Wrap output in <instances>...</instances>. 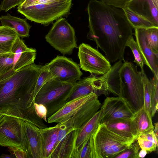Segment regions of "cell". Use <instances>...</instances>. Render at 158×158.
Instances as JSON below:
<instances>
[{
    "label": "cell",
    "instance_id": "obj_15",
    "mask_svg": "<svg viewBox=\"0 0 158 158\" xmlns=\"http://www.w3.org/2000/svg\"><path fill=\"white\" fill-rule=\"evenodd\" d=\"M36 50L28 47L19 36L13 43L11 52L14 53L12 71H18L23 68L34 63Z\"/></svg>",
    "mask_w": 158,
    "mask_h": 158
},
{
    "label": "cell",
    "instance_id": "obj_10",
    "mask_svg": "<svg viewBox=\"0 0 158 158\" xmlns=\"http://www.w3.org/2000/svg\"><path fill=\"white\" fill-rule=\"evenodd\" d=\"M101 123L121 119H131L135 111L127 99L123 97H107L101 107Z\"/></svg>",
    "mask_w": 158,
    "mask_h": 158
},
{
    "label": "cell",
    "instance_id": "obj_30",
    "mask_svg": "<svg viewBox=\"0 0 158 158\" xmlns=\"http://www.w3.org/2000/svg\"><path fill=\"white\" fill-rule=\"evenodd\" d=\"M72 158H92L91 137L74 149Z\"/></svg>",
    "mask_w": 158,
    "mask_h": 158
},
{
    "label": "cell",
    "instance_id": "obj_25",
    "mask_svg": "<svg viewBox=\"0 0 158 158\" xmlns=\"http://www.w3.org/2000/svg\"><path fill=\"white\" fill-rule=\"evenodd\" d=\"M132 120L135 126L138 136L154 131L152 118L147 114L143 105L135 112Z\"/></svg>",
    "mask_w": 158,
    "mask_h": 158
},
{
    "label": "cell",
    "instance_id": "obj_39",
    "mask_svg": "<svg viewBox=\"0 0 158 158\" xmlns=\"http://www.w3.org/2000/svg\"><path fill=\"white\" fill-rule=\"evenodd\" d=\"M103 3L114 7L123 9L126 7L131 0H99Z\"/></svg>",
    "mask_w": 158,
    "mask_h": 158
},
{
    "label": "cell",
    "instance_id": "obj_46",
    "mask_svg": "<svg viewBox=\"0 0 158 158\" xmlns=\"http://www.w3.org/2000/svg\"><path fill=\"white\" fill-rule=\"evenodd\" d=\"M6 115L4 113L0 112V119L4 115Z\"/></svg>",
    "mask_w": 158,
    "mask_h": 158
},
{
    "label": "cell",
    "instance_id": "obj_34",
    "mask_svg": "<svg viewBox=\"0 0 158 158\" xmlns=\"http://www.w3.org/2000/svg\"><path fill=\"white\" fill-rule=\"evenodd\" d=\"M140 148L136 140L124 151L122 152L115 158H139L138 154Z\"/></svg>",
    "mask_w": 158,
    "mask_h": 158
},
{
    "label": "cell",
    "instance_id": "obj_31",
    "mask_svg": "<svg viewBox=\"0 0 158 158\" xmlns=\"http://www.w3.org/2000/svg\"><path fill=\"white\" fill-rule=\"evenodd\" d=\"M127 46L130 48L134 55L135 59L134 61L141 68V69H143L144 65H147V63L133 36L127 41L126 44Z\"/></svg>",
    "mask_w": 158,
    "mask_h": 158
},
{
    "label": "cell",
    "instance_id": "obj_38",
    "mask_svg": "<svg viewBox=\"0 0 158 158\" xmlns=\"http://www.w3.org/2000/svg\"><path fill=\"white\" fill-rule=\"evenodd\" d=\"M34 105L35 110L37 115L40 118L47 122V111L46 107L42 104H38L35 102Z\"/></svg>",
    "mask_w": 158,
    "mask_h": 158
},
{
    "label": "cell",
    "instance_id": "obj_26",
    "mask_svg": "<svg viewBox=\"0 0 158 158\" xmlns=\"http://www.w3.org/2000/svg\"><path fill=\"white\" fill-rule=\"evenodd\" d=\"M143 85V106L148 116H151V98L155 81L158 78L154 76L152 78H149L146 74L143 69L140 71Z\"/></svg>",
    "mask_w": 158,
    "mask_h": 158
},
{
    "label": "cell",
    "instance_id": "obj_20",
    "mask_svg": "<svg viewBox=\"0 0 158 158\" xmlns=\"http://www.w3.org/2000/svg\"><path fill=\"white\" fill-rule=\"evenodd\" d=\"M78 131L72 130L58 142L50 158H72Z\"/></svg>",
    "mask_w": 158,
    "mask_h": 158
},
{
    "label": "cell",
    "instance_id": "obj_35",
    "mask_svg": "<svg viewBox=\"0 0 158 158\" xmlns=\"http://www.w3.org/2000/svg\"><path fill=\"white\" fill-rule=\"evenodd\" d=\"M151 116L152 118L158 109V79L156 81L151 98Z\"/></svg>",
    "mask_w": 158,
    "mask_h": 158
},
{
    "label": "cell",
    "instance_id": "obj_4",
    "mask_svg": "<svg viewBox=\"0 0 158 158\" xmlns=\"http://www.w3.org/2000/svg\"><path fill=\"white\" fill-rule=\"evenodd\" d=\"M121 96L128 99L135 111L144 103V89L140 71L132 62L124 61L119 71Z\"/></svg>",
    "mask_w": 158,
    "mask_h": 158
},
{
    "label": "cell",
    "instance_id": "obj_36",
    "mask_svg": "<svg viewBox=\"0 0 158 158\" xmlns=\"http://www.w3.org/2000/svg\"><path fill=\"white\" fill-rule=\"evenodd\" d=\"M137 140L141 149H144L148 152H151L156 151L158 145L153 142L146 139L138 136Z\"/></svg>",
    "mask_w": 158,
    "mask_h": 158
},
{
    "label": "cell",
    "instance_id": "obj_17",
    "mask_svg": "<svg viewBox=\"0 0 158 158\" xmlns=\"http://www.w3.org/2000/svg\"><path fill=\"white\" fill-rule=\"evenodd\" d=\"M136 41L140 50L154 76L158 78V54L154 52L148 44L144 28H135Z\"/></svg>",
    "mask_w": 158,
    "mask_h": 158
},
{
    "label": "cell",
    "instance_id": "obj_33",
    "mask_svg": "<svg viewBox=\"0 0 158 158\" xmlns=\"http://www.w3.org/2000/svg\"><path fill=\"white\" fill-rule=\"evenodd\" d=\"M52 78V77L46 65L42 66L34 90V99L36 94L43 85Z\"/></svg>",
    "mask_w": 158,
    "mask_h": 158
},
{
    "label": "cell",
    "instance_id": "obj_45",
    "mask_svg": "<svg viewBox=\"0 0 158 158\" xmlns=\"http://www.w3.org/2000/svg\"><path fill=\"white\" fill-rule=\"evenodd\" d=\"M158 123L156 122L154 124V131L156 135L158 137Z\"/></svg>",
    "mask_w": 158,
    "mask_h": 158
},
{
    "label": "cell",
    "instance_id": "obj_8",
    "mask_svg": "<svg viewBox=\"0 0 158 158\" xmlns=\"http://www.w3.org/2000/svg\"><path fill=\"white\" fill-rule=\"evenodd\" d=\"M91 138L92 158H114L128 147L114 139L102 123L99 124Z\"/></svg>",
    "mask_w": 158,
    "mask_h": 158
},
{
    "label": "cell",
    "instance_id": "obj_14",
    "mask_svg": "<svg viewBox=\"0 0 158 158\" xmlns=\"http://www.w3.org/2000/svg\"><path fill=\"white\" fill-rule=\"evenodd\" d=\"M102 105L98 96L95 94L73 114L58 124L74 130L79 129L99 110Z\"/></svg>",
    "mask_w": 158,
    "mask_h": 158
},
{
    "label": "cell",
    "instance_id": "obj_21",
    "mask_svg": "<svg viewBox=\"0 0 158 158\" xmlns=\"http://www.w3.org/2000/svg\"><path fill=\"white\" fill-rule=\"evenodd\" d=\"M59 129L57 124L53 127L41 129L43 158H50L57 144Z\"/></svg>",
    "mask_w": 158,
    "mask_h": 158
},
{
    "label": "cell",
    "instance_id": "obj_6",
    "mask_svg": "<svg viewBox=\"0 0 158 158\" xmlns=\"http://www.w3.org/2000/svg\"><path fill=\"white\" fill-rule=\"evenodd\" d=\"M24 120L5 115L0 119V145L24 150L28 156V147ZM29 158V156H28Z\"/></svg>",
    "mask_w": 158,
    "mask_h": 158
},
{
    "label": "cell",
    "instance_id": "obj_29",
    "mask_svg": "<svg viewBox=\"0 0 158 158\" xmlns=\"http://www.w3.org/2000/svg\"><path fill=\"white\" fill-rule=\"evenodd\" d=\"M14 56L12 52L0 53V79L12 70Z\"/></svg>",
    "mask_w": 158,
    "mask_h": 158
},
{
    "label": "cell",
    "instance_id": "obj_28",
    "mask_svg": "<svg viewBox=\"0 0 158 158\" xmlns=\"http://www.w3.org/2000/svg\"><path fill=\"white\" fill-rule=\"evenodd\" d=\"M122 9L133 29L136 28H147L154 27H158V25L135 13L127 7Z\"/></svg>",
    "mask_w": 158,
    "mask_h": 158
},
{
    "label": "cell",
    "instance_id": "obj_41",
    "mask_svg": "<svg viewBox=\"0 0 158 158\" xmlns=\"http://www.w3.org/2000/svg\"><path fill=\"white\" fill-rule=\"evenodd\" d=\"M138 136L149 140L158 145V137L156 135L154 131L147 133L141 134Z\"/></svg>",
    "mask_w": 158,
    "mask_h": 158
},
{
    "label": "cell",
    "instance_id": "obj_43",
    "mask_svg": "<svg viewBox=\"0 0 158 158\" xmlns=\"http://www.w3.org/2000/svg\"><path fill=\"white\" fill-rule=\"evenodd\" d=\"M147 151L144 149H141L139 152L138 156L139 158H144L147 153Z\"/></svg>",
    "mask_w": 158,
    "mask_h": 158
},
{
    "label": "cell",
    "instance_id": "obj_32",
    "mask_svg": "<svg viewBox=\"0 0 158 158\" xmlns=\"http://www.w3.org/2000/svg\"><path fill=\"white\" fill-rule=\"evenodd\" d=\"M144 31L148 46L154 52L158 54V27L144 28Z\"/></svg>",
    "mask_w": 158,
    "mask_h": 158
},
{
    "label": "cell",
    "instance_id": "obj_18",
    "mask_svg": "<svg viewBox=\"0 0 158 158\" xmlns=\"http://www.w3.org/2000/svg\"><path fill=\"white\" fill-rule=\"evenodd\" d=\"M28 147L29 158H43L41 129L26 121L23 122Z\"/></svg>",
    "mask_w": 158,
    "mask_h": 158
},
{
    "label": "cell",
    "instance_id": "obj_27",
    "mask_svg": "<svg viewBox=\"0 0 158 158\" xmlns=\"http://www.w3.org/2000/svg\"><path fill=\"white\" fill-rule=\"evenodd\" d=\"M18 36L13 29L5 26H0V49L6 52H11L12 46Z\"/></svg>",
    "mask_w": 158,
    "mask_h": 158
},
{
    "label": "cell",
    "instance_id": "obj_3",
    "mask_svg": "<svg viewBox=\"0 0 158 158\" xmlns=\"http://www.w3.org/2000/svg\"><path fill=\"white\" fill-rule=\"evenodd\" d=\"M72 0H37L31 5L18 6L17 11L31 21L48 26L55 20L67 17Z\"/></svg>",
    "mask_w": 158,
    "mask_h": 158
},
{
    "label": "cell",
    "instance_id": "obj_13",
    "mask_svg": "<svg viewBox=\"0 0 158 158\" xmlns=\"http://www.w3.org/2000/svg\"><path fill=\"white\" fill-rule=\"evenodd\" d=\"M92 93L98 96L109 94L107 84L101 76L97 77L91 74L90 76L76 81L67 102Z\"/></svg>",
    "mask_w": 158,
    "mask_h": 158
},
{
    "label": "cell",
    "instance_id": "obj_23",
    "mask_svg": "<svg viewBox=\"0 0 158 158\" xmlns=\"http://www.w3.org/2000/svg\"><path fill=\"white\" fill-rule=\"evenodd\" d=\"M102 115V111L100 108L90 119L79 129L75 148L78 147L93 135L99 124L101 123Z\"/></svg>",
    "mask_w": 158,
    "mask_h": 158
},
{
    "label": "cell",
    "instance_id": "obj_2",
    "mask_svg": "<svg viewBox=\"0 0 158 158\" xmlns=\"http://www.w3.org/2000/svg\"><path fill=\"white\" fill-rule=\"evenodd\" d=\"M42 66L34 63L12 71L0 80V112L30 122L44 124L34 108V90Z\"/></svg>",
    "mask_w": 158,
    "mask_h": 158
},
{
    "label": "cell",
    "instance_id": "obj_40",
    "mask_svg": "<svg viewBox=\"0 0 158 158\" xmlns=\"http://www.w3.org/2000/svg\"><path fill=\"white\" fill-rule=\"evenodd\" d=\"M15 158H28L27 152L23 150L16 148H8Z\"/></svg>",
    "mask_w": 158,
    "mask_h": 158
},
{
    "label": "cell",
    "instance_id": "obj_19",
    "mask_svg": "<svg viewBox=\"0 0 158 158\" xmlns=\"http://www.w3.org/2000/svg\"><path fill=\"white\" fill-rule=\"evenodd\" d=\"M95 94L91 93L67 102L56 112L47 118L48 123H59L65 120L81 108Z\"/></svg>",
    "mask_w": 158,
    "mask_h": 158
},
{
    "label": "cell",
    "instance_id": "obj_37",
    "mask_svg": "<svg viewBox=\"0 0 158 158\" xmlns=\"http://www.w3.org/2000/svg\"><path fill=\"white\" fill-rule=\"evenodd\" d=\"M25 0H3L0 4V11L6 12L12 8L21 5Z\"/></svg>",
    "mask_w": 158,
    "mask_h": 158
},
{
    "label": "cell",
    "instance_id": "obj_12",
    "mask_svg": "<svg viewBox=\"0 0 158 158\" xmlns=\"http://www.w3.org/2000/svg\"><path fill=\"white\" fill-rule=\"evenodd\" d=\"M102 124L107 132L122 143L129 146L137 140L138 132L132 119L116 120Z\"/></svg>",
    "mask_w": 158,
    "mask_h": 158
},
{
    "label": "cell",
    "instance_id": "obj_42",
    "mask_svg": "<svg viewBox=\"0 0 158 158\" xmlns=\"http://www.w3.org/2000/svg\"><path fill=\"white\" fill-rule=\"evenodd\" d=\"M37 0H25L21 5L19 6L21 7H26L31 5Z\"/></svg>",
    "mask_w": 158,
    "mask_h": 158
},
{
    "label": "cell",
    "instance_id": "obj_1",
    "mask_svg": "<svg viewBox=\"0 0 158 158\" xmlns=\"http://www.w3.org/2000/svg\"><path fill=\"white\" fill-rule=\"evenodd\" d=\"M88 39L94 41L111 62L124 60L127 43L133 29L122 9L99 0H89L87 6Z\"/></svg>",
    "mask_w": 158,
    "mask_h": 158
},
{
    "label": "cell",
    "instance_id": "obj_44",
    "mask_svg": "<svg viewBox=\"0 0 158 158\" xmlns=\"http://www.w3.org/2000/svg\"><path fill=\"white\" fill-rule=\"evenodd\" d=\"M14 154H11L10 155L2 154L0 156L1 158H13L15 157Z\"/></svg>",
    "mask_w": 158,
    "mask_h": 158
},
{
    "label": "cell",
    "instance_id": "obj_11",
    "mask_svg": "<svg viewBox=\"0 0 158 158\" xmlns=\"http://www.w3.org/2000/svg\"><path fill=\"white\" fill-rule=\"evenodd\" d=\"M46 65L53 78L61 81L75 83L83 74L77 63L64 56H57Z\"/></svg>",
    "mask_w": 158,
    "mask_h": 158
},
{
    "label": "cell",
    "instance_id": "obj_7",
    "mask_svg": "<svg viewBox=\"0 0 158 158\" xmlns=\"http://www.w3.org/2000/svg\"><path fill=\"white\" fill-rule=\"evenodd\" d=\"M45 39L52 46L63 55H70L74 48H77L74 29L63 17L53 23Z\"/></svg>",
    "mask_w": 158,
    "mask_h": 158
},
{
    "label": "cell",
    "instance_id": "obj_47",
    "mask_svg": "<svg viewBox=\"0 0 158 158\" xmlns=\"http://www.w3.org/2000/svg\"><path fill=\"white\" fill-rule=\"evenodd\" d=\"M4 52H4L3 51L0 49V53H2Z\"/></svg>",
    "mask_w": 158,
    "mask_h": 158
},
{
    "label": "cell",
    "instance_id": "obj_16",
    "mask_svg": "<svg viewBox=\"0 0 158 158\" xmlns=\"http://www.w3.org/2000/svg\"><path fill=\"white\" fill-rule=\"evenodd\" d=\"M126 7L158 25V0H131Z\"/></svg>",
    "mask_w": 158,
    "mask_h": 158
},
{
    "label": "cell",
    "instance_id": "obj_5",
    "mask_svg": "<svg viewBox=\"0 0 158 158\" xmlns=\"http://www.w3.org/2000/svg\"><path fill=\"white\" fill-rule=\"evenodd\" d=\"M75 82H63L53 78L40 89L35 97V102L45 106L47 118L66 103Z\"/></svg>",
    "mask_w": 158,
    "mask_h": 158
},
{
    "label": "cell",
    "instance_id": "obj_9",
    "mask_svg": "<svg viewBox=\"0 0 158 158\" xmlns=\"http://www.w3.org/2000/svg\"><path fill=\"white\" fill-rule=\"evenodd\" d=\"M79 65L82 70L95 75H102L111 66L110 62L98 50L84 43L78 47Z\"/></svg>",
    "mask_w": 158,
    "mask_h": 158
},
{
    "label": "cell",
    "instance_id": "obj_24",
    "mask_svg": "<svg viewBox=\"0 0 158 158\" xmlns=\"http://www.w3.org/2000/svg\"><path fill=\"white\" fill-rule=\"evenodd\" d=\"M122 60L117 61L110 69L101 76L106 82L109 93L121 96L119 71L122 65Z\"/></svg>",
    "mask_w": 158,
    "mask_h": 158
},
{
    "label": "cell",
    "instance_id": "obj_22",
    "mask_svg": "<svg viewBox=\"0 0 158 158\" xmlns=\"http://www.w3.org/2000/svg\"><path fill=\"white\" fill-rule=\"evenodd\" d=\"M27 19H21L7 13L6 15L0 17L2 26L13 29L20 38L29 36V31L31 27L27 22Z\"/></svg>",
    "mask_w": 158,
    "mask_h": 158
}]
</instances>
